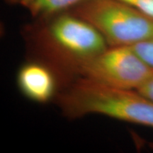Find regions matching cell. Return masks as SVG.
<instances>
[{
    "mask_svg": "<svg viewBox=\"0 0 153 153\" xmlns=\"http://www.w3.org/2000/svg\"><path fill=\"white\" fill-rule=\"evenodd\" d=\"M23 33L38 61L64 82L79 77L82 67L109 47L93 25L70 10L33 19Z\"/></svg>",
    "mask_w": 153,
    "mask_h": 153,
    "instance_id": "cell-1",
    "label": "cell"
},
{
    "mask_svg": "<svg viewBox=\"0 0 153 153\" xmlns=\"http://www.w3.org/2000/svg\"><path fill=\"white\" fill-rule=\"evenodd\" d=\"M57 103L70 119L99 114L153 128V101L135 89L109 87L79 76L57 94Z\"/></svg>",
    "mask_w": 153,
    "mask_h": 153,
    "instance_id": "cell-2",
    "label": "cell"
},
{
    "mask_svg": "<svg viewBox=\"0 0 153 153\" xmlns=\"http://www.w3.org/2000/svg\"><path fill=\"white\" fill-rule=\"evenodd\" d=\"M99 30L109 47L133 46L153 38V18L120 0H84L70 9Z\"/></svg>",
    "mask_w": 153,
    "mask_h": 153,
    "instance_id": "cell-3",
    "label": "cell"
},
{
    "mask_svg": "<svg viewBox=\"0 0 153 153\" xmlns=\"http://www.w3.org/2000/svg\"><path fill=\"white\" fill-rule=\"evenodd\" d=\"M153 74V68L132 46L108 47L82 67L79 76L109 87L136 89Z\"/></svg>",
    "mask_w": 153,
    "mask_h": 153,
    "instance_id": "cell-4",
    "label": "cell"
},
{
    "mask_svg": "<svg viewBox=\"0 0 153 153\" xmlns=\"http://www.w3.org/2000/svg\"><path fill=\"white\" fill-rule=\"evenodd\" d=\"M17 85L23 94L37 103H46L57 95L59 79L54 71L38 60L25 63L19 69Z\"/></svg>",
    "mask_w": 153,
    "mask_h": 153,
    "instance_id": "cell-5",
    "label": "cell"
},
{
    "mask_svg": "<svg viewBox=\"0 0 153 153\" xmlns=\"http://www.w3.org/2000/svg\"><path fill=\"white\" fill-rule=\"evenodd\" d=\"M7 4L26 9L32 19L44 18L70 10L84 0H4Z\"/></svg>",
    "mask_w": 153,
    "mask_h": 153,
    "instance_id": "cell-6",
    "label": "cell"
},
{
    "mask_svg": "<svg viewBox=\"0 0 153 153\" xmlns=\"http://www.w3.org/2000/svg\"><path fill=\"white\" fill-rule=\"evenodd\" d=\"M132 47L135 52L153 68V38Z\"/></svg>",
    "mask_w": 153,
    "mask_h": 153,
    "instance_id": "cell-7",
    "label": "cell"
},
{
    "mask_svg": "<svg viewBox=\"0 0 153 153\" xmlns=\"http://www.w3.org/2000/svg\"><path fill=\"white\" fill-rule=\"evenodd\" d=\"M153 18V0H120Z\"/></svg>",
    "mask_w": 153,
    "mask_h": 153,
    "instance_id": "cell-8",
    "label": "cell"
},
{
    "mask_svg": "<svg viewBox=\"0 0 153 153\" xmlns=\"http://www.w3.org/2000/svg\"><path fill=\"white\" fill-rule=\"evenodd\" d=\"M136 90L153 101V74Z\"/></svg>",
    "mask_w": 153,
    "mask_h": 153,
    "instance_id": "cell-9",
    "label": "cell"
},
{
    "mask_svg": "<svg viewBox=\"0 0 153 153\" xmlns=\"http://www.w3.org/2000/svg\"><path fill=\"white\" fill-rule=\"evenodd\" d=\"M149 146H150V148L153 150V142L149 143Z\"/></svg>",
    "mask_w": 153,
    "mask_h": 153,
    "instance_id": "cell-10",
    "label": "cell"
}]
</instances>
